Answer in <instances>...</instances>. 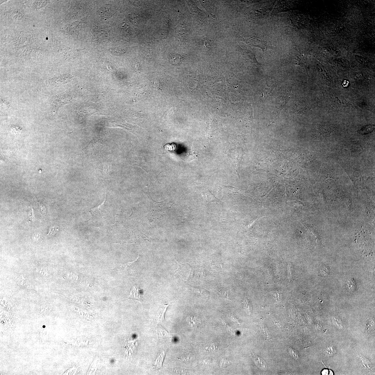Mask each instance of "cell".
Masks as SVG:
<instances>
[{
  "label": "cell",
  "mask_w": 375,
  "mask_h": 375,
  "mask_svg": "<svg viewBox=\"0 0 375 375\" xmlns=\"http://www.w3.org/2000/svg\"><path fill=\"white\" fill-rule=\"evenodd\" d=\"M156 333L157 335L160 337H168V336H172V334L168 333L166 329L163 328L162 326L159 324H158L157 329L156 331Z\"/></svg>",
  "instance_id": "30bf717a"
},
{
  "label": "cell",
  "mask_w": 375,
  "mask_h": 375,
  "mask_svg": "<svg viewBox=\"0 0 375 375\" xmlns=\"http://www.w3.org/2000/svg\"><path fill=\"white\" fill-rule=\"evenodd\" d=\"M165 354H166L165 352H163L157 358L154 365L155 368H159L162 367V363L163 362L165 356Z\"/></svg>",
  "instance_id": "7c38bea8"
},
{
  "label": "cell",
  "mask_w": 375,
  "mask_h": 375,
  "mask_svg": "<svg viewBox=\"0 0 375 375\" xmlns=\"http://www.w3.org/2000/svg\"><path fill=\"white\" fill-rule=\"evenodd\" d=\"M111 52L113 55H119L123 54L126 52L125 50L123 48H116L110 50Z\"/></svg>",
  "instance_id": "5bb4252c"
},
{
  "label": "cell",
  "mask_w": 375,
  "mask_h": 375,
  "mask_svg": "<svg viewBox=\"0 0 375 375\" xmlns=\"http://www.w3.org/2000/svg\"><path fill=\"white\" fill-rule=\"evenodd\" d=\"M58 229V228L55 227V226L54 227L50 228L48 235L52 236L54 235L56 233Z\"/></svg>",
  "instance_id": "e0dca14e"
},
{
  "label": "cell",
  "mask_w": 375,
  "mask_h": 375,
  "mask_svg": "<svg viewBox=\"0 0 375 375\" xmlns=\"http://www.w3.org/2000/svg\"><path fill=\"white\" fill-rule=\"evenodd\" d=\"M170 305V303H166L163 305L158 312V322H162L165 320L164 316L167 308Z\"/></svg>",
  "instance_id": "8992f818"
},
{
  "label": "cell",
  "mask_w": 375,
  "mask_h": 375,
  "mask_svg": "<svg viewBox=\"0 0 375 375\" xmlns=\"http://www.w3.org/2000/svg\"><path fill=\"white\" fill-rule=\"evenodd\" d=\"M39 205H40V207H41V208L42 211V212L43 213H45L46 212V209H44V207L45 206H43V205H42L41 204H39Z\"/></svg>",
  "instance_id": "ffe728a7"
},
{
  "label": "cell",
  "mask_w": 375,
  "mask_h": 375,
  "mask_svg": "<svg viewBox=\"0 0 375 375\" xmlns=\"http://www.w3.org/2000/svg\"><path fill=\"white\" fill-rule=\"evenodd\" d=\"M106 199L101 205L99 206L94 208L92 209L91 210V214L93 215H99L101 214L105 210V207L106 205Z\"/></svg>",
  "instance_id": "ba28073f"
},
{
  "label": "cell",
  "mask_w": 375,
  "mask_h": 375,
  "mask_svg": "<svg viewBox=\"0 0 375 375\" xmlns=\"http://www.w3.org/2000/svg\"><path fill=\"white\" fill-rule=\"evenodd\" d=\"M290 93H283L277 99L276 108L273 114H280L281 110L286 105L290 97Z\"/></svg>",
  "instance_id": "6da1fadb"
},
{
  "label": "cell",
  "mask_w": 375,
  "mask_h": 375,
  "mask_svg": "<svg viewBox=\"0 0 375 375\" xmlns=\"http://www.w3.org/2000/svg\"><path fill=\"white\" fill-rule=\"evenodd\" d=\"M183 60V57L180 55L172 54L171 55L170 61L171 63L174 65L180 64Z\"/></svg>",
  "instance_id": "52a82bcc"
},
{
  "label": "cell",
  "mask_w": 375,
  "mask_h": 375,
  "mask_svg": "<svg viewBox=\"0 0 375 375\" xmlns=\"http://www.w3.org/2000/svg\"><path fill=\"white\" fill-rule=\"evenodd\" d=\"M141 289L138 288L136 285L132 287L130 294L129 295L130 299H136V300L140 301L141 300L140 295Z\"/></svg>",
  "instance_id": "5b68a950"
},
{
  "label": "cell",
  "mask_w": 375,
  "mask_h": 375,
  "mask_svg": "<svg viewBox=\"0 0 375 375\" xmlns=\"http://www.w3.org/2000/svg\"><path fill=\"white\" fill-rule=\"evenodd\" d=\"M165 150L169 152H174L176 149L177 145L176 144H167L164 146Z\"/></svg>",
  "instance_id": "4fadbf2b"
},
{
  "label": "cell",
  "mask_w": 375,
  "mask_h": 375,
  "mask_svg": "<svg viewBox=\"0 0 375 375\" xmlns=\"http://www.w3.org/2000/svg\"><path fill=\"white\" fill-rule=\"evenodd\" d=\"M46 1H36L34 4V7L35 9H39L46 5Z\"/></svg>",
  "instance_id": "2e32d148"
},
{
  "label": "cell",
  "mask_w": 375,
  "mask_h": 375,
  "mask_svg": "<svg viewBox=\"0 0 375 375\" xmlns=\"http://www.w3.org/2000/svg\"><path fill=\"white\" fill-rule=\"evenodd\" d=\"M336 349L333 347L329 346L325 350V352L326 355L328 356H333L336 353Z\"/></svg>",
  "instance_id": "9a60e30c"
},
{
  "label": "cell",
  "mask_w": 375,
  "mask_h": 375,
  "mask_svg": "<svg viewBox=\"0 0 375 375\" xmlns=\"http://www.w3.org/2000/svg\"><path fill=\"white\" fill-rule=\"evenodd\" d=\"M333 129L330 125H325L321 126L319 130V133L320 136L325 137L329 136L333 132Z\"/></svg>",
  "instance_id": "277c9868"
},
{
  "label": "cell",
  "mask_w": 375,
  "mask_h": 375,
  "mask_svg": "<svg viewBox=\"0 0 375 375\" xmlns=\"http://www.w3.org/2000/svg\"><path fill=\"white\" fill-rule=\"evenodd\" d=\"M93 35L96 39L99 40H104L107 39L109 36V34L106 30L103 28H96L93 32Z\"/></svg>",
  "instance_id": "3957f363"
},
{
  "label": "cell",
  "mask_w": 375,
  "mask_h": 375,
  "mask_svg": "<svg viewBox=\"0 0 375 375\" xmlns=\"http://www.w3.org/2000/svg\"><path fill=\"white\" fill-rule=\"evenodd\" d=\"M252 358L253 359L256 365L259 368L264 369L266 368V364L265 362L260 357L257 355H252Z\"/></svg>",
  "instance_id": "9c48e42d"
},
{
  "label": "cell",
  "mask_w": 375,
  "mask_h": 375,
  "mask_svg": "<svg viewBox=\"0 0 375 375\" xmlns=\"http://www.w3.org/2000/svg\"><path fill=\"white\" fill-rule=\"evenodd\" d=\"M374 129V126L372 125H369L365 126L364 127L362 128L359 131L360 134L362 135H365V134H368L371 133Z\"/></svg>",
  "instance_id": "8fae6325"
},
{
  "label": "cell",
  "mask_w": 375,
  "mask_h": 375,
  "mask_svg": "<svg viewBox=\"0 0 375 375\" xmlns=\"http://www.w3.org/2000/svg\"><path fill=\"white\" fill-rule=\"evenodd\" d=\"M115 13V9L113 6L111 5H106L103 6L99 10V14L100 17L104 19H108L112 17Z\"/></svg>",
  "instance_id": "7a4b0ae2"
},
{
  "label": "cell",
  "mask_w": 375,
  "mask_h": 375,
  "mask_svg": "<svg viewBox=\"0 0 375 375\" xmlns=\"http://www.w3.org/2000/svg\"><path fill=\"white\" fill-rule=\"evenodd\" d=\"M243 302L244 306V308H245L246 311L247 312H250V307L249 306L247 301V300L246 299H244V300L243 301Z\"/></svg>",
  "instance_id": "d6986e66"
},
{
  "label": "cell",
  "mask_w": 375,
  "mask_h": 375,
  "mask_svg": "<svg viewBox=\"0 0 375 375\" xmlns=\"http://www.w3.org/2000/svg\"><path fill=\"white\" fill-rule=\"evenodd\" d=\"M289 350L291 355L293 358L295 359V360L298 359L299 357L298 354H297L296 352H295V351H293V350L292 349V348H289Z\"/></svg>",
  "instance_id": "ac0fdd59"
}]
</instances>
